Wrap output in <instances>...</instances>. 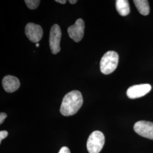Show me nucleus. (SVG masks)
<instances>
[{
  "label": "nucleus",
  "mask_w": 153,
  "mask_h": 153,
  "mask_svg": "<svg viewBox=\"0 0 153 153\" xmlns=\"http://www.w3.org/2000/svg\"><path fill=\"white\" fill-rule=\"evenodd\" d=\"M83 104V97L79 91L74 90L66 94L61 105L60 113L65 116L76 114Z\"/></svg>",
  "instance_id": "obj_1"
},
{
  "label": "nucleus",
  "mask_w": 153,
  "mask_h": 153,
  "mask_svg": "<svg viewBox=\"0 0 153 153\" xmlns=\"http://www.w3.org/2000/svg\"><path fill=\"white\" fill-rule=\"evenodd\" d=\"M119 61V55L114 51H108L102 57L100 62L101 72L108 75L116 69Z\"/></svg>",
  "instance_id": "obj_2"
},
{
  "label": "nucleus",
  "mask_w": 153,
  "mask_h": 153,
  "mask_svg": "<svg viewBox=\"0 0 153 153\" xmlns=\"http://www.w3.org/2000/svg\"><path fill=\"white\" fill-rule=\"evenodd\" d=\"M105 137L102 132L95 131L90 135L87 141V149L89 153H99L103 148Z\"/></svg>",
  "instance_id": "obj_3"
},
{
  "label": "nucleus",
  "mask_w": 153,
  "mask_h": 153,
  "mask_svg": "<svg viewBox=\"0 0 153 153\" xmlns=\"http://www.w3.org/2000/svg\"><path fill=\"white\" fill-rule=\"evenodd\" d=\"M61 31L58 25L55 24L51 29L49 35V46L53 54H57L60 51Z\"/></svg>",
  "instance_id": "obj_4"
},
{
  "label": "nucleus",
  "mask_w": 153,
  "mask_h": 153,
  "mask_svg": "<svg viewBox=\"0 0 153 153\" xmlns=\"http://www.w3.org/2000/svg\"><path fill=\"white\" fill-rule=\"evenodd\" d=\"M134 131L142 137L153 140V123L139 121L134 125Z\"/></svg>",
  "instance_id": "obj_5"
},
{
  "label": "nucleus",
  "mask_w": 153,
  "mask_h": 153,
  "mask_svg": "<svg viewBox=\"0 0 153 153\" xmlns=\"http://www.w3.org/2000/svg\"><path fill=\"white\" fill-rule=\"evenodd\" d=\"M85 23L82 19H78L76 23L68 28V33L71 38L75 42H80L83 37Z\"/></svg>",
  "instance_id": "obj_6"
},
{
  "label": "nucleus",
  "mask_w": 153,
  "mask_h": 153,
  "mask_svg": "<svg viewBox=\"0 0 153 153\" xmlns=\"http://www.w3.org/2000/svg\"><path fill=\"white\" fill-rule=\"evenodd\" d=\"M25 33L31 42L38 43L43 37V31L40 25L29 23L25 27Z\"/></svg>",
  "instance_id": "obj_7"
},
{
  "label": "nucleus",
  "mask_w": 153,
  "mask_h": 153,
  "mask_svg": "<svg viewBox=\"0 0 153 153\" xmlns=\"http://www.w3.org/2000/svg\"><path fill=\"white\" fill-rule=\"evenodd\" d=\"M151 90L152 86L149 84L134 85L128 88L126 91V95L129 98H139L149 93Z\"/></svg>",
  "instance_id": "obj_8"
},
{
  "label": "nucleus",
  "mask_w": 153,
  "mask_h": 153,
  "mask_svg": "<svg viewBox=\"0 0 153 153\" xmlns=\"http://www.w3.org/2000/svg\"><path fill=\"white\" fill-rule=\"evenodd\" d=\"M21 85L19 79L13 76H7L2 79V86L7 93H11L16 91Z\"/></svg>",
  "instance_id": "obj_9"
},
{
  "label": "nucleus",
  "mask_w": 153,
  "mask_h": 153,
  "mask_svg": "<svg viewBox=\"0 0 153 153\" xmlns=\"http://www.w3.org/2000/svg\"><path fill=\"white\" fill-rule=\"evenodd\" d=\"M116 7L121 16H126L130 13L129 4L127 0H117L116 1Z\"/></svg>",
  "instance_id": "obj_10"
},
{
  "label": "nucleus",
  "mask_w": 153,
  "mask_h": 153,
  "mask_svg": "<svg viewBox=\"0 0 153 153\" xmlns=\"http://www.w3.org/2000/svg\"><path fill=\"white\" fill-rule=\"evenodd\" d=\"M137 10L143 16H147L149 14L150 7L149 2L146 0H134L133 1Z\"/></svg>",
  "instance_id": "obj_11"
},
{
  "label": "nucleus",
  "mask_w": 153,
  "mask_h": 153,
  "mask_svg": "<svg viewBox=\"0 0 153 153\" xmlns=\"http://www.w3.org/2000/svg\"><path fill=\"white\" fill-rule=\"evenodd\" d=\"M28 7L30 9H35L38 7L40 1L39 0H26L25 1Z\"/></svg>",
  "instance_id": "obj_12"
},
{
  "label": "nucleus",
  "mask_w": 153,
  "mask_h": 153,
  "mask_svg": "<svg viewBox=\"0 0 153 153\" xmlns=\"http://www.w3.org/2000/svg\"><path fill=\"white\" fill-rule=\"evenodd\" d=\"M7 136H8V132L6 131H0V143H1L2 140L5 138Z\"/></svg>",
  "instance_id": "obj_13"
},
{
  "label": "nucleus",
  "mask_w": 153,
  "mask_h": 153,
  "mask_svg": "<svg viewBox=\"0 0 153 153\" xmlns=\"http://www.w3.org/2000/svg\"><path fill=\"white\" fill-rule=\"evenodd\" d=\"M7 117V115L4 112H1L0 114V124H2Z\"/></svg>",
  "instance_id": "obj_14"
},
{
  "label": "nucleus",
  "mask_w": 153,
  "mask_h": 153,
  "mask_svg": "<svg viewBox=\"0 0 153 153\" xmlns=\"http://www.w3.org/2000/svg\"><path fill=\"white\" fill-rule=\"evenodd\" d=\"M59 153H71V152L68 147L64 146V147L61 148Z\"/></svg>",
  "instance_id": "obj_15"
},
{
  "label": "nucleus",
  "mask_w": 153,
  "mask_h": 153,
  "mask_svg": "<svg viewBox=\"0 0 153 153\" xmlns=\"http://www.w3.org/2000/svg\"><path fill=\"white\" fill-rule=\"evenodd\" d=\"M55 1L57 2H59L60 4H65L66 2V0H56Z\"/></svg>",
  "instance_id": "obj_16"
},
{
  "label": "nucleus",
  "mask_w": 153,
  "mask_h": 153,
  "mask_svg": "<svg viewBox=\"0 0 153 153\" xmlns=\"http://www.w3.org/2000/svg\"><path fill=\"white\" fill-rule=\"evenodd\" d=\"M76 2H77L76 0H69V2L71 4H74L76 3Z\"/></svg>",
  "instance_id": "obj_17"
},
{
  "label": "nucleus",
  "mask_w": 153,
  "mask_h": 153,
  "mask_svg": "<svg viewBox=\"0 0 153 153\" xmlns=\"http://www.w3.org/2000/svg\"><path fill=\"white\" fill-rule=\"evenodd\" d=\"M39 45H39V43H36V46L37 47H39Z\"/></svg>",
  "instance_id": "obj_18"
}]
</instances>
